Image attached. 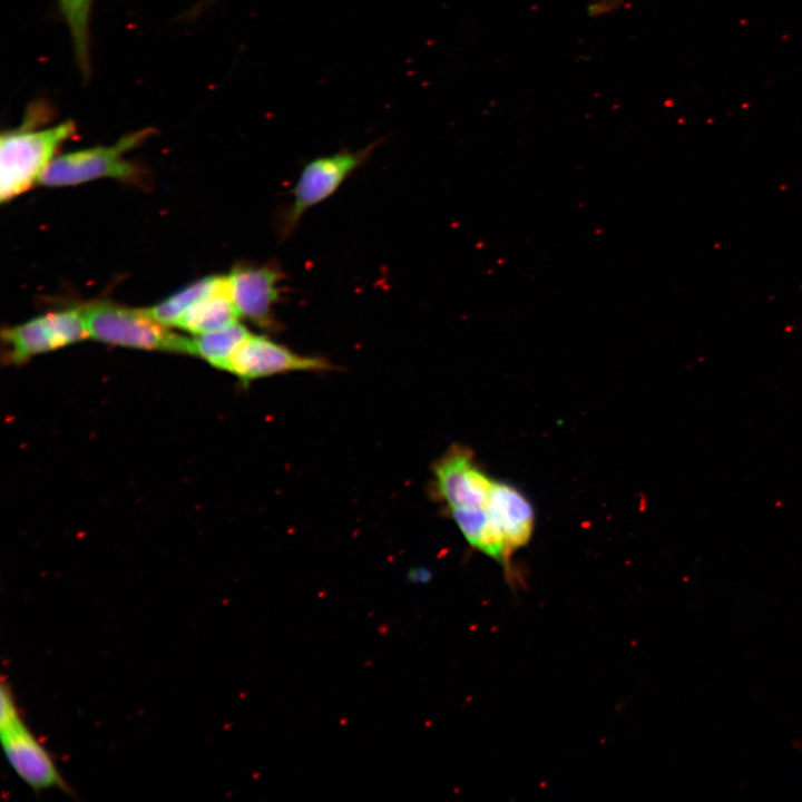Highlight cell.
<instances>
[{
	"mask_svg": "<svg viewBox=\"0 0 802 802\" xmlns=\"http://www.w3.org/2000/svg\"><path fill=\"white\" fill-rule=\"evenodd\" d=\"M60 12L67 25L74 56L85 80L90 76V20L94 0H58Z\"/></svg>",
	"mask_w": 802,
	"mask_h": 802,
	"instance_id": "obj_12",
	"label": "cell"
},
{
	"mask_svg": "<svg viewBox=\"0 0 802 802\" xmlns=\"http://www.w3.org/2000/svg\"><path fill=\"white\" fill-rule=\"evenodd\" d=\"M375 146L376 143L359 150L344 149L310 160L295 183L293 202L283 223V234H288L310 208L332 196L365 162Z\"/></svg>",
	"mask_w": 802,
	"mask_h": 802,
	"instance_id": "obj_4",
	"label": "cell"
},
{
	"mask_svg": "<svg viewBox=\"0 0 802 802\" xmlns=\"http://www.w3.org/2000/svg\"><path fill=\"white\" fill-rule=\"evenodd\" d=\"M436 488L449 510L486 508L492 480L475 462L472 452L452 447L434 464Z\"/></svg>",
	"mask_w": 802,
	"mask_h": 802,
	"instance_id": "obj_7",
	"label": "cell"
},
{
	"mask_svg": "<svg viewBox=\"0 0 802 802\" xmlns=\"http://www.w3.org/2000/svg\"><path fill=\"white\" fill-rule=\"evenodd\" d=\"M330 368L325 359L295 353L267 336L250 333L232 354L225 371L247 383L292 371H324Z\"/></svg>",
	"mask_w": 802,
	"mask_h": 802,
	"instance_id": "obj_6",
	"label": "cell"
},
{
	"mask_svg": "<svg viewBox=\"0 0 802 802\" xmlns=\"http://www.w3.org/2000/svg\"><path fill=\"white\" fill-rule=\"evenodd\" d=\"M151 134V128H145L127 134L109 146H96L55 157L39 183L45 186H68L102 177L135 180L140 169L125 159L124 155L141 145Z\"/></svg>",
	"mask_w": 802,
	"mask_h": 802,
	"instance_id": "obj_3",
	"label": "cell"
},
{
	"mask_svg": "<svg viewBox=\"0 0 802 802\" xmlns=\"http://www.w3.org/2000/svg\"><path fill=\"white\" fill-rule=\"evenodd\" d=\"M233 301L241 316L261 329L276 324L274 305L280 297L283 274L271 264L235 265L228 274Z\"/></svg>",
	"mask_w": 802,
	"mask_h": 802,
	"instance_id": "obj_9",
	"label": "cell"
},
{
	"mask_svg": "<svg viewBox=\"0 0 802 802\" xmlns=\"http://www.w3.org/2000/svg\"><path fill=\"white\" fill-rule=\"evenodd\" d=\"M76 135L72 120L37 128L23 124L0 137V199H12L29 189L52 162L59 147Z\"/></svg>",
	"mask_w": 802,
	"mask_h": 802,
	"instance_id": "obj_1",
	"label": "cell"
},
{
	"mask_svg": "<svg viewBox=\"0 0 802 802\" xmlns=\"http://www.w3.org/2000/svg\"><path fill=\"white\" fill-rule=\"evenodd\" d=\"M0 734L4 756L26 785L35 792L60 790L70 794L52 756L25 722Z\"/></svg>",
	"mask_w": 802,
	"mask_h": 802,
	"instance_id": "obj_8",
	"label": "cell"
},
{
	"mask_svg": "<svg viewBox=\"0 0 802 802\" xmlns=\"http://www.w3.org/2000/svg\"><path fill=\"white\" fill-rule=\"evenodd\" d=\"M625 0H590L587 4L589 17H602L618 10Z\"/></svg>",
	"mask_w": 802,
	"mask_h": 802,
	"instance_id": "obj_16",
	"label": "cell"
},
{
	"mask_svg": "<svg viewBox=\"0 0 802 802\" xmlns=\"http://www.w3.org/2000/svg\"><path fill=\"white\" fill-rule=\"evenodd\" d=\"M250 333L237 322L224 329L198 334L190 339V354L225 370L232 354Z\"/></svg>",
	"mask_w": 802,
	"mask_h": 802,
	"instance_id": "obj_13",
	"label": "cell"
},
{
	"mask_svg": "<svg viewBox=\"0 0 802 802\" xmlns=\"http://www.w3.org/2000/svg\"><path fill=\"white\" fill-rule=\"evenodd\" d=\"M89 335L100 342L135 348L190 354V339L178 335L146 310L129 309L110 302H96L82 307Z\"/></svg>",
	"mask_w": 802,
	"mask_h": 802,
	"instance_id": "obj_2",
	"label": "cell"
},
{
	"mask_svg": "<svg viewBox=\"0 0 802 802\" xmlns=\"http://www.w3.org/2000/svg\"><path fill=\"white\" fill-rule=\"evenodd\" d=\"M239 313L233 301L228 275H222L216 288L189 307L177 321V327L195 335L237 323Z\"/></svg>",
	"mask_w": 802,
	"mask_h": 802,
	"instance_id": "obj_11",
	"label": "cell"
},
{
	"mask_svg": "<svg viewBox=\"0 0 802 802\" xmlns=\"http://www.w3.org/2000/svg\"><path fill=\"white\" fill-rule=\"evenodd\" d=\"M222 275L206 276L183 287L154 306L145 309L157 322L175 326L178 319L194 304L209 295L219 283Z\"/></svg>",
	"mask_w": 802,
	"mask_h": 802,
	"instance_id": "obj_14",
	"label": "cell"
},
{
	"mask_svg": "<svg viewBox=\"0 0 802 802\" xmlns=\"http://www.w3.org/2000/svg\"><path fill=\"white\" fill-rule=\"evenodd\" d=\"M0 702V732L8 731L23 723L11 688L4 681L1 683Z\"/></svg>",
	"mask_w": 802,
	"mask_h": 802,
	"instance_id": "obj_15",
	"label": "cell"
},
{
	"mask_svg": "<svg viewBox=\"0 0 802 802\" xmlns=\"http://www.w3.org/2000/svg\"><path fill=\"white\" fill-rule=\"evenodd\" d=\"M488 510L497 522L509 558L530 540L535 527V512L530 501L514 486L495 481Z\"/></svg>",
	"mask_w": 802,
	"mask_h": 802,
	"instance_id": "obj_10",
	"label": "cell"
},
{
	"mask_svg": "<svg viewBox=\"0 0 802 802\" xmlns=\"http://www.w3.org/2000/svg\"><path fill=\"white\" fill-rule=\"evenodd\" d=\"M88 336L90 335L80 310L51 312L4 329L1 334L4 358L16 364Z\"/></svg>",
	"mask_w": 802,
	"mask_h": 802,
	"instance_id": "obj_5",
	"label": "cell"
}]
</instances>
